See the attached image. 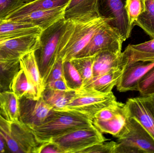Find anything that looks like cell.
<instances>
[{
    "label": "cell",
    "mask_w": 154,
    "mask_h": 153,
    "mask_svg": "<svg viewBox=\"0 0 154 153\" xmlns=\"http://www.w3.org/2000/svg\"><path fill=\"white\" fill-rule=\"evenodd\" d=\"M110 21V19L102 16L85 21L66 20L59 42L57 60L60 58L64 62L75 58L95 33Z\"/></svg>",
    "instance_id": "6da1fadb"
},
{
    "label": "cell",
    "mask_w": 154,
    "mask_h": 153,
    "mask_svg": "<svg viewBox=\"0 0 154 153\" xmlns=\"http://www.w3.org/2000/svg\"><path fill=\"white\" fill-rule=\"evenodd\" d=\"M93 125L92 119L87 115L69 110H54L41 125L32 129L40 143L82 128Z\"/></svg>",
    "instance_id": "7a4b0ae2"
},
{
    "label": "cell",
    "mask_w": 154,
    "mask_h": 153,
    "mask_svg": "<svg viewBox=\"0 0 154 153\" xmlns=\"http://www.w3.org/2000/svg\"><path fill=\"white\" fill-rule=\"evenodd\" d=\"M66 23L64 18L43 30L39 47L34 51L44 89L49 75L57 61L59 42Z\"/></svg>",
    "instance_id": "3957f363"
},
{
    "label": "cell",
    "mask_w": 154,
    "mask_h": 153,
    "mask_svg": "<svg viewBox=\"0 0 154 153\" xmlns=\"http://www.w3.org/2000/svg\"><path fill=\"white\" fill-rule=\"evenodd\" d=\"M0 134L6 141L8 153H37L42 144L27 126L20 121L9 122L1 115Z\"/></svg>",
    "instance_id": "277c9868"
},
{
    "label": "cell",
    "mask_w": 154,
    "mask_h": 153,
    "mask_svg": "<svg viewBox=\"0 0 154 153\" xmlns=\"http://www.w3.org/2000/svg\"><path fill=\"white\" fill-rule=\"evenodd\" d=\"M114 153H154V138L136 119L128 116L126 131L118 138Z\"/></svg>",
    "instance_id": "5b68a950"
},
{
    "label": "cell",
    "mask_w": 154,
    "mask_h": 153,
    "mask_svg": "<svg viewBox=\"0 0 154 153\" xmlns=\"http://www.w3.org/2000/svg\"><path fill=\"white\" fill-rule=\"evenodd\" d=\"M116 101L112 92L100 93L93 90L80 89L69 102L64 110H69L87 115L93 119L99 111Z\"/></svg>",
    "instance_id": "8992f818"
},
{
    "label": "cell",
    "mask_w": 154,
    "mask_h": 153,
    "mask_svg": "<svg viewBox=\"0 0 154 153\" xmlns=\"http://www.w3.org/2000/svg\"><path fill=\"white\" fill-rule=\"evenodd\" d=\"M107 139L93 125L76 129L50 141L55 143L63 153H79L80 151Z\"/></svg>",
    "instance_id": "52a82bcc"
},
{
    "label": "cell",
    "mask_w": 154,
    "mask_h": 153,
    "mask_svg": "<svg viewBox=\"0 0 154 153\" xmlns=\"http://www.w3.org/2000/svg\"><path fill=\"white\" fill-rule=\"evenodd\" d=\"M124 41L119 31L107 23L95 33L88 45L75 57L92 56L104 51L120 54Z\"/></svg>",
    "instance_id": "ba28073f"
},
{
    "label": "cell",
    "mask_w": 154,
    "mask_h": 153,
    "mask_svg": "<svg viewBox=\"0 0 154 153\" xmlns=\"http://www.w3.org/2000/svg\"><path fill=\"white\" fill-rule=\"evenodd\" d=\"M41 34L33 33L12 38L0 42V60L11 61L38 49Z\"/></svg>",
    "instance_id": "9c48e42d"
},
{
    "label": "cell",
    "mask_w": 154,
    "mask_h": 153,
    "mask_svg": "<svg viewBox=\"0 0 154 153\" xmlns=\"http://www.w3.org/2000/svg\"><path fill=\"white\" fill-rule=\"evenodd\" d=\"M19 102V121L32 130L41 125L54 111L41 96L38 99L22 97Z\"/></svg>",
    "instance_id": "30bf717a"
},
{
    "label": "cell",
    "mask_w": 154,
    "mask_h": 153,
    "mask_svg": "<svg viewBox=\"0 0 154 153\" xmlns=\"http://www.w3.org/2000/svg\"><path fill=\"white\" fill-rule=\"evenodd\" d=\"M127 0H99L100 16L110 19L109 24L119 31L125 41L131 35L132 30L128 23L125 9Z\"/></svg>",
    "instance_id": "8fae6325"
},
{
    "label": "cell",
    "mask_w": 154,
    "mask_h": 153,
    "mask_svg": "<svg viewBox=\"0 0 154 153\" xmlns=\"http://www.w3.org/2000/svg\"><path fill=\"white\" fill-rule=\"evenodd\" d=\"M125 104L128 116L136 119L154 138V106L148 97L130 98Z\"/></svg>",
    "instance_id": "7c38bea8"
},
{
    "label": "cell",
    "mask_w": 154,
    "mask_h": 153,
    "mask_svg": "<svg viewBox=\"0 0 154 153\" xmlns=\"http://www.w3.org/2000/svg\"><path fill=\"white\" fill-rule=\"evenodd\" d=\"M154 66L153 61H137L127 63L122 76L117 84L120 92L137 91L138 82Z\"/></svg>",
    "instance_id": "4fadbf2b"
},
{
    "label": "cell",
    "mask_w": 154,
    "mask_h": 153,
    "mask_svg": "<svg viewBox=\"0 0 154 153\" xmlns=\"http://www.w3.org/2000/svg\"><path fill=\"white\" fill-rule=\"evenodd\" d=\"M99 0H70L66 7V20L85 21L100 17Z\"/></svg>",
    "instance_id": "5bb4252c"
},
{
    "label": "cell",
    "mask_w": 154,
    "mask_h": 153,
    "mask_svg": "<svg viewBox=\"0 0 154 153\" xmlns=\"http://www.w3.org/2000/svg\"><path fill=\"white\" fill-rule=\"evenodd\" d=\"M66 6L51 10L35 11L9 21H18L32 23L38 26L43 31L60 20L64 19Z\"/></svg>",
    "instance_id": "9a60e30c"
},
{
    "label": "cell",
    "mask_w": 154,
    "mask_h": 153,
    "mask_svg": "<svg viewBox=\"0 0 154 153\" xmlns=\"http://www.w3.org/2000/svg\"><path fill=\"white\" fill-rule=\"evenodd\" d=\"M125 66L115 67L104 74L92 77L87 83L83 84L81 89L103 93L111 92L122 76Z\"/></svg>",
    "instance_id": "2e32d148"
},
{
    "label": "cell",
    "mask_w": 154,
    "mask_h": 153,
    "mask_svg": "<svg viewBox=\"0 0 154 153\" xmlns=\"http://www.w3.org/2000/svg\"><path fill=\"white\" fill-rule=\"evenodd\" d=\"M128 118L126 108L107 120H92V124L101 133L109 134L119 138L125 133Z\"/></svg>",
    "instance_id": "e0dca14e"
},
{
    "label": "cell",
    "mask_w": 154,
    "mask_h": 153,
    "mask_svg": "<svg viewBox=\"0 0 154 153\" xmlns=\"http://www.w3.org/2000/svg\"><path fill=\"white\" fill-rule=\"evenodd\" d=\"M127 63L154 60V39L136 45H129L122 52Z\"/></svg>",
    "instance_id": "ac0fdd59"
},
{
    "label": "cell",
    "mask_w": 154,
    "mask_h": 153,
    "mask_svg": "<svg viewBox=\"0 0 154 153\" xmlns=\"http://www.w3.org/2000/svg\"><path fill=\"white\" fill-rule=\"evenodd\" d=\"M125 66L123 63L120 54L104 51L96 54L93 66V77L100 76L112 68Z\"/></svg>",
    "instance_id": "d6986e66"
},
{
    "label": "cell",
    "mask_w": 154,
    "mask_h": 153,
    "mask_svg": "<svg viewBox=\"0 0 154 153\" xmlns=\"http://www.w3.org/2000/svg\"><path fill=\"white\" fill-rule=\"evenodd\" d=\"M70 0H36L26 3L14 12L5 20H11L15 18L32 12L51 10L64 7L68 4Z\"/></svg>",
    "instance_id": "ffe728a7"
},
{
    "label": "cell",
    "mask_w": 154,
    "mask_h": 153,
    "mask_svg": "<svg viewBox=\"0 0 154 153\" xmlns=\"http://www.w3.org/2000/svg\"><path fill=\"white\" fill-rule=\"evenodd\" d=\"M0 115L9 122L19 121V99L12 91L0 92Z\"/></svg>",
    "instance_id": "44dd1931"
},
{
    "label": "cell",
    "mask_w": 154,
    "mask_h": 153,
    "mask_svg": "<svg viewBox=\"0 0 154 153\" xmlns=\"http://www.w3.org/2000/svg\"><path fill=\"white\" fill-rule=\"evenodd\" d=\"M76 91H60L46 88L41 96L46 104L54 110H64L69 102L75 94Z\"/></svg>",
    "instance_id": "7402d4cb"
},
{
    "label": "cell",
    "mask_w": 154,
    "mask_h": 153,
    "mask_svg": "<svg viewBox=\"0 0 154 153\" xmlns=\"http://www.w3.org/2000/svg\"><path fill=\"white\" fill-rule=\"evenodd\" d=\"M20 69L25 73L29 81L37 87L41 93L44 90L34 51L25 54L20 58Z\"/></svg>",
    "instance_id": "603a6c76"
},
{
    "label": "cell",
    "mask_w": 154,
    "mask_h": 153,
    "mask_svg": "<svg viewBox=\"0 0 154 153\" xmlns=\"http://www.w3.org/2000/svg\"><path fill=\"white\" fill-rule=\"evenodd\" d=\"M11 91L18 99L24 97L29 99H38L41 93L37 87L28 81L24 71L20 69L12 81Z\"/></svg>",
    "instance_id": "cb8c5ba5"
},
{
    "label": "cell",
    "mask_w": 154,
    "mask_h": 153,
    "mask_svg": "<svg viewBox=\"0 0 154 153\" xmlns=\"http://www.w3.org/2000/svg\"><path fill=\"white\" fill-rule=\"evenodd\" d=\"M41 28L32 23L18 21L3 20L0 23V35L41 34Z\"/></svg>",
    "instance_id": "d4e9b609"
},
{
    "label": "cell",
    "mask_w": 154,
    "mask_h": 153,
    "mask_svg": "<svg viewBox=\"0 0 154 153\" xmlns=\"http://www.w3.org/2000/svg\"><path fill=\"white\" fill-rule=\"evenodd\" d=\"M20 69V59L11 61L0 60V92L11 91L13 80Z\"/></svg>",
    "instance_id": "484cf974"
},
{
    "label": "cell",
    "mask_w": 154,
    "mask_h": 153,
    "mask_svg": "<svg viewBox=\"0 0 154 153\" xmlns=\"http://www.w3.org/2000/svg\"><path fill=\"white\" fill-rule=\"evenodd\" d=\"M146 10L134 23L154 39V0H145Z\"/></svg>",
    "instance_id": "4316f807"
},
{
    "label": "cell",
    "mask_w": 154,
    "mask_h": 153,
    "mask_svg": "<svg viewBox=\"0 0 154 153\" xmlns=\"http://www.w3.org/2000/svg\"><path fill=\"white\" fill-rule=\"evenodd\" d=\"M96 55L85 57H75L70 60L81 76L83 84L87 83L93 77V66Z\"/></svg>",
    "instance_id": "83f0119b"
},
{
    "label": "cell",
    "mask_w": 154,
    "mask_h": 153,
    "mask_svg": "<svg viewBox=\"0 0 154 153\" xmlns=\"http://www.w3.org/2000/svg\"><path fill=\"white\" fill-rule=\"evenodd\" d=\"M64 77L68 88L71 90H80L83 81L79 72L70 60L63 62Z\"/></svg>",
    "instance_id": "f1b7e54d"
},
{
    "label": "cell",
    "mask_w": 154,
    "mask_h": 153,
    "mask_svg": "<svg viewBox=\"0 0 154 153\" xmlns=\"http://www.w3.org/2000/svg\"><path fill=\"white\" fill-rule=\"evenodd\" d=\"M125 9L129 26L133 30L135 22L139 16L145 11V0H127Z\"/></svg>",
    "instance_id": "f546056e"
},
{
    "label": "cell",
    "mask_w": 154,
    "mask_h": 153,
    "mask_svg": "<svg viewBox=\"0 0 154 153\" xmlns=\"http://www.w3.org/2000/svg\"><path fill=\"white\" fill-rule=\"evenodd\" d=\"M137 91L141 96H148L154 93V66L138 82Z\"/></svg>",
    "instance_id": "4dcf8cb0"
},
{
    "label": "cell",
    "mask_w": 154,
    "mask_h": 153,
    "mask_svg": "<svg viewBox=\"0 0 154 153\" xmlns=\"http://www.w3.org/2000/svg\"><path fill=\"white\" fill-rule=\"evenodd\" d=\"M25 4V0H0V20H5Z\"/></svg>",
    "instance_id": "1f68e13d"
},
{
    "label": "cell",
    "mask_w": 154,
    "mask_h": 153,
    "mask_svg": "<svg viewBox=\"0 0 154 153\" xmlns=\"http://www.w3.org/2000/svg\"><path fill=\"white\" fill-rule=\"evenodd\" d=\"M105 142L93 145L80 151L79 153H114L116 142Z\"/></svg>",
    "instance_id": "d6a6232c"
},
{
    "label": "cell",
    "mask_w": 154,
    "mask_h": 153,
    "mask_svg": "<svg viewBox=\"0 0 154 153\" xmlns=\"http://www.w3.org/2000/svg\"><path fill=\"white\" fill-rule=\"evenodd\" d=\"M63 78H64L63 61L62 59L59 58L57 60L51 72L50 73L44 88L48 83Z\"/></svg>",
    "instance_id": "836d02e7"
},
{
    "label": "cell",
    "mask_w": 154,
    "mask_h": 153,
    "mask_svg": "<svg viewBox=\"0 0 154 153\" xmlns=\"http://www.w3.org/2000/svg\"><path fill=\"white\" fill-rule=\"evenodd\" d=\"M37 153H63L55 143L49 141L42 143L38 150Z\"/></svg>",
    "instance_id": "e575fe53"
},
{
    "label": "cell",
    "mask_w": 154,
    "mask_h": 153,
    "mask_svg": "<svg viewBox=\"0 0 154 153\" xmlns=\"http://www.w3.org/2000/svg\"><path fill=\"white\" fill-rule=\"evenodd\" d=\"M46 88L66 91L71 90L68 87L64 78L48 83L45 86V88Z\"/></svg>",
    "instance_id": "d590c367"
},
{
    "label": "cell",
    "mask_w": 154,
    "mask_h": 153,
    "mask_svg": "<svg viewBox=\"0 0 154 153\" xmlns=\"http://www.w3.org/2000/svg\"><path fill=\"white\" fill-rule=\"evenodd\" d=\"M8 153V147L6 141L0 134V153Z\"/></svg>",
    "instance_id": "8d00e7d4"
},
{
    "label": "cell",
    "mask_w": 154,
    "mask_h": 153,
    "mask_svg": "<svg viewBox=\"0 0 154 153\" xmlns=\"http://www.w3.org/2000/svg\"><path fill=\"white\" fill-rule=\"evenodd\" d=\"M147 97H148L149 100L150 101V102H152V104L154 106V94L150 95V96H147Z\"/></svg>",
    "instance_id": "74e56055"
},
{
    "label": "cell",
    "mask_w": 154,
    "mask_h": 153,
    "mask_svg": "<svg viewBox=\"0 0 154 153\" xmlns=\"http://www.w3.org/2000/svg\"><path fill=\"white\" fill-rule=\"evenodd\" d=\"M36 1V0H25V1H26V3L31 2L34 1Z\"/></svg>",
    "instance_id": "f35d334b"
},
{
    "label": "cell",
    "mask_w": 154,
    "mask_h": 153,
    "mask_svg": "<svg viewBox=\"0 0 154 153\" xmlns=\"http://www.w3.org/2000/svg\"><path fill=\"white\" fill-rule=\"evenodd\" d=\"M3 21V20H0V23H2V22Z\"/></svg>",
    "instance_id": "ab89813d"
}]
</instances>
